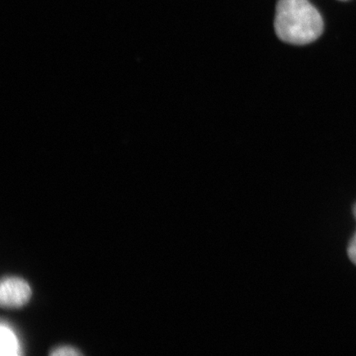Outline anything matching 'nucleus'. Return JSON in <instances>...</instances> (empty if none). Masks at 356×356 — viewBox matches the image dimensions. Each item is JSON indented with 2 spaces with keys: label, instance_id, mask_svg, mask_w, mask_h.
Returning <instances> with one entry per match:
<instances>
[{
  "label": "nucleus",
  "instance_id": "6",
  "mask_svg": "<svg viewBox=\"0 0 356 356\" xmlns=\"http://www.w3.org/2000/svg\"><path fill=\"white\" fill-rule=\"evenodd\" d=\"M353 212H354V216H355V220H356V204H355V207H354V211H353Z\"/></svg>",
  "mask_w": 356,
  "mask_h": 356
},
{
  "label": "nucleus",
  "instance_id": "5",
  "mask_svg": "<svg viewBox=\"0 0 356 356\" xmlns=\"http://www.w3.org/2000/svg\"><path fill=\"white\" fill-rule=\"evenodd\" d=\"M348 256L351 261L356 265V233L350 240L348 248Z\"/></svg>",
  "mask_w": 356,
  "mask_h": 356
},
{
  "label": "nucleus",
  "instance_id": "2",
  "mask_svg": "<svg viewBox=\"0 0 356 356\" xmlns=\"http://www.w3.org/2000/svg\"><path fill=\"white\" fill-rule=\"evenodd\" d=\"M32 289L28 282L19 277H6L0 284V305L2 308L17 309L28 304Z\"/></svg>",
  "mask_w": 356,
  "mask_h": 356
},
{
  "label": "nucleus",
  "instance_id": "3",
  "mask_svg": "<svg viewBox=\"0 0 356 356\" xmlns=\"http://www.w3.org/2000/svg\"><path fill=\"white\" fill-rule=\"evenodd\" d=\"M20 354V346L15 332L8 325L1 323L0 327V355L16 356Z\"/></svg>",
  "mask_w": 356,
  "mask_h": 356
},
{
  "label": "nucleus",
  "instance_id": "7",
  "mask_svg": "<svg viewBox=\"0 0 356 356\" xmlns=\"http://www.w3.org/2000/svg\"><path fill=\"white\" fill-rule=\"evenodd\" d=\"M344 1H345V0H344Z\"/></svg>",
  "mask_w": 356,
  "mask_h": 356
},
{
  "label": "nucleus",
  "instance_id": "1",
  "mask_svg": "<svg viewBox=\"0 0 356 356\" xmlns=\"http://www.w3.org/2000/svg\"><path fill=\"white\" fill-rule=\"evenodd\" d=\"M274 26L282 41L302 46L322 35L323 20L309 0H279Z\"/></svg>",
  "mask_w": 356,
  "mask_h": 356
},
{
  "label": "nucleus",
  "instance_id": "4",
  "mask_svg": "<svg viewBox=\"0 0 356 356\" xmlns=\"http://www.w3.org/2000/svg\"><path fill=\"white\" fill-rule=\"evenodd\" d=\"M52 356H77L83 355L80 351L71 346H61L51 351Z\"/></svg>",
  "mask_w": 356,
  "mask_h": 356
}]
</instances>
